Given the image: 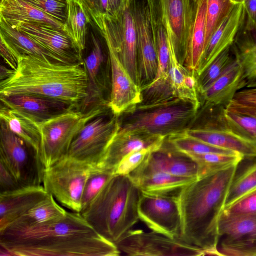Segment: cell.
Masks as SVG:
<instances>
[{
	"label": "cell",
	"mask_w": 256,
	"mask_h": 256,
	"mask_svg": "<svg viewBox=\"0 0 256 256\" xmlns=\"http://www.w3.org/2000/svg\"><path fill=\"white\" fill-rule=\"evenodd\" d=\"M222 212L234 216L256 214V190L224 208Z\"/></svg>",
	"instance_id": "cell-45"
},
{
	"label": "cell",
	"mask_w": 256,
	"mask_h": 256,
	"mask_svg": "<svg viewBox=\"0 0 256 256\" xmlns=\"http://www.w3.org/2000/svg\"><path fill=\"white\" fill-rule=\"evenodd\" d=\"M51 18L64 24L68 0H24Z\"/></svg>",
	"instance_id": "cell-43"
},
{
	"label": "cell",
	"mask_w": 256,
	"mask_h": 256,
	"mask_svg": "<svg viewBox=\"0 0 256 256\" xmlns=\"http://www.w3.org/2000/svg\"><path fill=\"white\" fill-rule=\"evenodd\" d=\"M153 0L156 13L166 30L170 48L179 63L184 66L198 0Z\"/></svg>",
	"instance_id": "cell-11"
},
{
	"label": "cell",
	"mask_w": 256,
	"mask_h": 256,
	"mask_svg": "<svg viewBox=\"0 0 256 256\" xmlns=\"http://www.w3.org/2000/svg\"><path fill=\"white\" fill-rule=\"evenodd\" d=\"M43 186L22 187L0 194V232L26 213L48 194Z\"/></svg>",
	"instance_id": "cell-26"
},
{
	"label": "cell",
	"mask_w": 256,
	"mask_h": 256,
	"mask_svg": "<svg viewBox=\"0 0 256 256\" xmlns=\"http://www.w3.org/2000/svg\"><path fill=\"white\" fill-rule=\"evenodd\" d=\"M109 109L108 105H98L86 110L74 108L40 122V156L45 168L66 156L72 141L84 126Z\"/></svg>",
	"instance_id": "cell-6"
},
{
	"label": "cell",
	"mask_w": 256,
	"mask_h": 256,
	"mask_svg": "<svg viewBox=\"0 0 256 256\" xmlns=\"http://www.w3.org/2000/svg\"><path fill=\"white\" fill-rule=\"evenodd\" d=\"M221 256H256V214L228 215L218 224Z\"/></svg>",
	"instance_id": "cell-16"
},
{
	"label": "cell",
	"mask_w": 256,
	"mask_h": 256,
	"mask_svg": "<svg viewBox=\"0 0 256 256\" xmlns=\"http://www.w3.org/2000/svg\"><path fill=\"white\" fill-rule=\"evenodd\" d=\"M136 26L138 74L140 88L154 80L158 69L153 29V0H129Z\"/></svg>",
	"instance_id": "cell-13"
},
{
	"label": "cell",
	"mask_w": 256,
	"mask_h": 256,
	"mask_svg": "<svg viewBox=\"0 0 256 256\" xmlns=\"http://www.w3.org/2000/svg\"><path fill=\"white\" fill-rule=\"evenodd\" d=\"M118 130V115L110 108L84 126L72 141L66 156L97 166Z\"/></svg>",
	"instance_id": "cell-12"
},
{
	"label": "cell",
	"mask_w": 256,
	"mask_h": 256,
	"mask_svg": "<svg viewBox=\"0 0 256 256\" xmlns=\"http://www.w3.org/2000/svg\"><path fill=\"white\" fill-rule=\"evenodd\" d=\"M236 4L232 0H208L204 48L212 34Z\"/></svg>",
	"instance_id": "cell-39"
},
{
	"label": "cell",
	"mask_w": 256,
	"mask_h": 256,
	"mask_svg": "<svg viewBox=\"0 0 256 256\" xmlns=\"http://www.w3.org/2000/svg\"><path fill=\"white\" fill-rule=\"evenodd\" d=\"M200 108L199 104L174 96L139 104L118 115V132L144 130L166 138L183 133L192 127Z\"/></svg>",
	"instance_id": "cell-5"
},
{
	"label": "cell",
	"mask_w": 256,
	"mask_h": 256,
	"mask_svg": "<svg viewBox=\"0 0 256 256\" xmlns=\"http://www.w3.org/2000/svg\"><path fill=\"white\" fill-rule=\"evenodd\" d=\"M246 84L242 69L236 58L218 78L199 94L200 108L213 106L226 108L236 94L246 88Z\"/></svg>",
	"instance_id": "cell-25"
},
{
	"label": "cell",
	"mask_w": 256,
	"mask_h": 256,
	"mask_svg": "<svg viewBox=\"0 0 256 256\" xmlns=\"http://www.w3.org/2000/svg\"><path fill=\"white\" fill-rule=\"evenodd\" d=\"M114 174L112 171L93 166L84 188L80 212L90 204Z\"/></svg>",
	"instance_id": "cell-40"
},
{
	"label": "cell",
	"mask_w": 256,
	"mask_h": 256,
	"mask_svg": "<svg viewBox=\"0 0 256 256\" xmlns=\"http://www.w3.org/2000/svg\"><path fill=\"white\" fill-rule=\"evenodd\" d=\"M244 20L243 2L236 4L210 37L196 71L197 75L200 74L222 52L233 44Z\"/></svg>",
	"instance_id": "cell-23"
},
{
	"label": "cell",
	"mask_w": 256,
	"mask_h": 256,
	"mask_svg": "<svg viewBox=\"0 0 256 256\" xmlns=\"http://www.w3.org/2000/svg\"><path fill=\"white\" fill-rule=\"evenodd\" d=\"M0 55L4 62L10 69H16L21 56L10 46L0 38Z\"/></svg>",
	"instance_id": "cell-49"
},
{
	"label": "cell",
	"mask_w": 256,
	"mask_h": 256,
	"mask_svg": "<svg viewBox=\"0 0 256 256\" xmlns=\"http://www.w3.org/2000/svg\"><path fill=\"white\" fill-rule=\"evenodd\" d=\"M98 35V32L90 31V48L82 58L88 79V96L80 107L84 110L108 103L104 94L110 74V61L108 53L106 54Z\"/></svg>",
	"instance_id": "cell-17"
},
{
	"label": "cell",
	"mask_w": 256,
	"mask_h": 256,
	"mask_svg": "<svg viewBox=\"0 0 256 256\" xmlns=\"http://www.w3.org/2000/svg\"><path fill=\"white\" fill-rule=\"evenodd\" d=\"M93 166L66 156L45 169L42 186L62 206L80 212L84 188Z\"/></svg>",
	"instance_id": "cell-8"
},
{
	"label": "cell",
	"mask_w": 256,
	"mask_h": 256,
	"mask_svg": "<svg viewBox=\"0 0 256 256\" xmlns=\"http://www.w3.org/2000/svg\"><path fill=\"white\" fill-rule=\"evenodd\" d=\"M116 244L120 252L128 256H205L203 250L180 238H172L141 230H130Z\"/></svg>",
	"instance_id": "cell-14"
},
{
	"label": "cell",
	"mask_w": 256,
	"mask_h": 256,
	"mask_svg": "<svg viewBox=\"0 0 256 256\" xmlns=\"http://www.w3.org/2000/svg\"><path fill=\"white\" fill-rule=\"evenodd\" d=\"M0 120L18 136L40 154L41 132L39 122L18 110L0 106Z\"/></svg>",
	"instance_id": "cell-28"
},
{
	"label": "cell",
	"mask_w": 256,
	"mask_h": 256,
	"mask_svg": "<svg viewBox=\"0 0 256 256\" xmlns=\"http://www.w3.org/2000/svg\"><path fill=\"white\" fill-rule=\"evenodd\" d=\"M14 254L5 247L0 245V256H12Z\"/></svg>",
	"instance_id": "cell-54"
},
{
	"label": "cell",
	"mask_w": 256,
	"mask_h": 256,
	"mask_svg": "<svg viewBox=\"0 0 256 256\" xmlns=\"http://www.w3.org/2000/svg\"><path fill=\"white\" fill-rule=\"evenodd\" d=\"M0 98L3 105L21 112L39 122L79 108L66 102L30 94L0 95Z\"/></svg>",
	"instance_id": "cell-24"
},
{
	"label": "cell",
	"mask_w": 256,
	"mask_h": 256,
	"mask_svg": "<svg viewBox=\"0 0 256 256\" xmlns=\"http://www.w3.org/2000/svg\"><path fill=\"white\" fill-rule=\"evenodd\" d=\"M152 24L158 69L152 82L141 88L142 101L146 104L174 96L169 77L170 48L168 34L154 8Z\"/></svg>",
	"instance_id": "cell-20"
},
{
	"label": "cell",
	"mask_w": 256,
	"mask_h": 256,
	"mask_svg": "<svg viewBox=\"0 0 256 256\" xmlns=\"http://www.w3.org/2000/svg\"><path fill=\"white\" fill-rule=\"evenodd\" d=\"M256 190V160L240 172L237 171L226 196L224 208Z\"/></svg>",
	"instance_id": "cell-36"
},
{
	"label": "cell",
	"mask_w": 256,
	"mask_h": 256,
	"mask_svg": "<svg viewBox=\"0 0 256 256\" xmlns=\"http://www.w3.org/2000/svg\"><path fill=\"white\" fill-rule=\"evenodd\" d=\"M154 150L142 149L132 152L124 156L114 170V174L128 176Z\"/></svg>",
	"instance_id": "cell-44"
},
{
	"label": "cell",
	"mask_w": 256,
	"mask_h": 256,
	"mask_svg": "<svg viewBox=\"0 0 256 256\" xmlns=\"http://www.w3.org/2000/svg\"><path fill=\"white\" fill-rule=\"evenodd\" d=\"M88 79L84 62H48L21 56L16 69L0 82V95L30 94L81 107L88 96Z\"/></svg>",
	"instance_id": "cell-3"
},
{
	"label": "cell",
	"mask_w": 256,
	"mask_h": 256,
	"mask_svg": "<svg viewBox=\"0 0 256 256\" xmlns=\"http://www.w3.org/2000/svg\"><path fill=\"white\" fill-rule=\"evenodd\" d=\"M14 70L2 64L0 65V81L8 78Z\"/></svg>",
	"instance_id": "cell-53"
},
{
	"label": "cell",
	"mask_w": 256,
	"mask_h": 256,
	"mask_svg": "<svg viewBox=\"0 0 256 256\" xmlns=\"http://www.w3.org/2000/svg\"><path fill=\"white\" fill-rule=\"evenodd\" d=\"M8 23L26 34L62 62L77 64L83 62L82 54L64 29L36 22H16Z\"/></svg>",
	"instance_id": "cell-19"
},
{
	"label": "cell",
	"mask_w": 256,
	"mask_h": 256,
	"mask_svg": "<svg viewBox=\"0 0 256 256\" xmlns=\"http://www.w3.org/2000/svg\"><path fill=\"white\" fill-rule=\"evenodd\" d=\"M166 140L176 148L184 153L238 154L210 144L190 136L184 132L168 136Z\"/></svg>",
	"instance_id": "cell-38"
},
{
	"label": "cell",
	"mask_w": 256,
	"mask_h": 256,
	"mask_svg": "<svg viewBox=\"0 0 256 256\" xmlns=\"http://www.w3.org/2000/svg\"><path fill=\"white\" fill-rule=\"evenodd\" d=\"M22 187L10 170L0 160V194L14 191Z\"/></svg>",
	"instance_id": "cell-47"
},
{
	"label": "cell",
	"mask_w": 256,
	"mask_h": 256,
	"mask_svg": "<svg viewBox=\"0 0 256 256\" xmlns=\"http://www.w3.org/2000/svg\"><path fill=\"white\" fill-rule=\"evenodd\" d=\"M208 0H198V8L193 30L189 40L184 66L196 70L204 50Z\"/></svg>",
	"instance_id": "cell-32"
},
{
	"label": "cell",
	"mask_w": 256,
	"mask_h": 256,
	"mask_svg": "<svg viewBox=\"0 0 256 256\" xmlns=\"http://www.w3.org/2000/svg\"><path fill=\"white\" fill-rule=\"evenodd\" d=\"M0 160L24 187L41 185L45 170L40 153L0 120Z\"/></svg>",
	"instance_id": "cell-9"
},
{
	"label": "cell",
	"mask_w": 256,
	"mask_h": 256,
	"mask_svg": "<svg viewBox=\"0 0 256 256\" xmlns=\"http://www.w3.org/2000/svg\"><path fill=\"white\" fill-rule=\"evenodd\" d=\"M188 70L186 67L179 63L174 52L170 48L169 77L174 96L193 101L184 84V78Z\"/></svg>",
	"instance_id": "cell-42"
},
{
	"label": "cell",
	"mask_w": 256,
	"mask_h": 256,
	"mask_svg": "<svg viewBox=\"0 0 256 256\" xmlns=\"http://www.w3.org/2000/svg\"><path fill=\"white\" fill-rule=\"evenodd\" d=\"M225 108L230 112L249 115L256 118V108L228 105Z\"/></svg>",
	"instance_id": "cell-51"
},
{
	"label": "cell",
	"mask_w": 256,
	"mask_h": 256,
	"mask_svg": "<svg viewBox=\"0 0 256 256\" xmlns=\"http://www.w3.org/2000/svg\"><path fill=\"white\" fill-rule=\"evenodd\" d=\"M138 214L139 219L152 231L180 238L182 219L177 195L141 192Z\"/></svg>",
	"instance_id": "cell-15"
},
{
	"label": "cell",
	"mask_w": 256,
	"mask_h": 256,
	"mask_svg": "<svg viewBox=\"0 0 256 256\" xmlns=\"http://www.w3.org/2000/svg\"><path fill=\"white\" fill-rule=\"evenodd\" d=\"M66 212L54 196L48 194L6 228L17 229L38 225L63 216Z\"/></svg>",
	"instance_id": "cell-31"
},
{
	"label": "cell",
	"mask_w": 256,
	"mask_h": 256,
	"mask_svg": "<svg viewBox=\"0 0 256 256\" xmlns=\"http://www.w3.org/2000/svg\"><path fill=\"white\" fill-rule=\"evenodd\" d=\"M166 138L144 130L118 132L97 166L114 172L122 159L128 154L144 148L156 150L162 146Z\"/></svg>",
	"instance_id": "cell-22"
},
{
	"label": "cell",
	"mask_w": 256,
	"mask_h": 256,
	"mask_svg": "<svg viewBox=\"0 0 256 256\" xmlns=\"http://www.w3.org/2000/svg\"><path fill=\"white\" fill-rule=\"evenodd\" d=\"M90 26L116 50L134 81L140 86L136 34L129 0L116 14L100 16Z\"/></svg>",
	"instance_id": "cell-7"
},
{
	"label": "cell",
	"mask_w": 256,
	"mask_h": 256,
	"mask_svg": "<svg viewBox=\"0 0 256 256\" xmlns=\"http://www.w3.org/2000/svg\"><path fill=\"white\" fill-rule=\"evenodd\" d=\"M141 190L128 176L114 174L80 212L102 236L116 244L138 222Z\"/></svg>",
	"instance_id": "cell-4"
},
{
	"label": "cell",
	"mask_w": 256,
	"mask_h": 256,
	"mask_svg": "<svg viewBox=\"0 0 256 256\" xmlns=\"http://www.w3.org/2000/svg\"><path fill=\"white\" fill-rule=\"evenodd\" d=\"M224 108L213 106L200 110L198 116L202 118L200 124L184 133L214 146L238 153L244 158H256V142L230 128L224 117Z\"/></svg>",
	"instance_id": "cell-10"
},
{
	"label": "cell",
	"mask_w": 256,
	"mask_h": 256,
	"mask_svg": "<svg viewBox=\"0 0 256 256\" xmlns=\"http://www.w3.org/2000/svg\"><path fill=\"white\" fill-rule=\"evenodd\" d=\"M196 178L164 172H154L132 180L142 192L177 195L184 187Z\"/></svg>",
	"instance_id": "cell-30"
},
{
	"label": "cell",
	"mask_w": 256,
	"mask_h": 256,
	"mask_svg": "<svg viewBox=\"0 0 256 256\" xmlns=\"http://www.w3.org/2000/svg\"><path fill=\"white\" fill-rule=\"evenodd\" d=\"M238 165L197 178L177 194L180 238L203 250L205 255L220 256L218 220Z\"/></svg>",
	"instance_id": "cell-2"
},
{
	"label": "cell",
	"mask_w": 256,
	"mask_h": 256,
	"mask_svg": "<svg viewBox=\"0 0 256 256\" xmlns=\"http://www.w3.org/2000/svg\"><path fill=\"white\" fill-rule=\"evenodd\" d=\"M128 0H109V13L112 15L116 14Z\"/></svg>",
	"instance_id": "cell-52"
},
{
	"label": "cell",
	"mask_w": 256,
	"mask_h": 256,
	"mask_svg": "<svg viewBox=\"0 0 256 256\" xmlns=\"http://www.w3.org/2000/svg\"><path fill=\"white\" fill-rule=\"evenodd\" d=\"M240 36H236L232 45V50L236 60L242 69L247 84L246 87L255 86L256 40L249 34H242Z\"/></svg>",
	"instance_id": "cell-33"
},
{
	"label": "cell",
	"mask_w": 256,
	"mask_h": 256,
	"mask_svg": "<svg viewBox=\"0 0 256 256\" xmlns=\"http://www.w3.org/2000/svg\"><path fill=\"white\" fill-rule=\"evenodd\" d=\"M245 11V28L247 30H256V0H244Z\"/></svg>",
	"instance_id": "cell-50"
},
{
	"label": "cell",
	"mask_w": 256,
	"mask_h": 256,
	"mask_svg": "<svg viewBox=\"0 0 256 256\" xmlns=\"http://www.w3.org/2000/svg\"><path fill=\"white\" fill-rule=\"evenodd\" d=\"M106 44L110 66V92L108 106L114 114L120 115L141 103V88L134 81L116 50L109 44Z\"/></svg>",
	"instance_id": "cell-21"
},
{
	"label": "cell",
	"mask_w": 256,
	"mask_h": 256,
	"mask_svg": "<svg viewBox=\"0 0 256 256\" xmlns=\"http://www.w3.org/2000/svg\"><path fill=\"white\" fill-rule=\"evenodd\" d=\"M0 245L15 256H118L116 245L78 212L38 225L0 232Z\"/></svg>",
	"instance_id": "cell-1"
},
{
	"label": "cell",
	"mask_w": 256,
	"mask_h": 256,
	"mask_svg": "<svg viewBox=\"0 0 256 256\" xmlns=\"http://www.w3.org/2000/svg\"><path fill=\"white\" fill-rule=\"evenodd\" d=\"M234 4L242 3L244 0H232Z\"/></svg>",
	"instance_id": "cell-55"
},
{
	"label": "cell",
	"mask_w": 256,
	"mask_h": 256,
	"mask_svg": "<svg viewBox=\"0 0 256 256\" xmlns=\"http://www.w3.org/2000/svg\"><path fill=\"white\" fill-rule=\"evenodd\" d=\"M84 10L78 0H68L67 18L64 30L82 54L86 45L88 26Z\"/></svg>",
	"instance_id": "cell-34"
},
{
	"label": "cell",
	"mask_w": 256,
	"mask_h": 256,
	"mask_svg": "<svg viewBox=\"0 0 256 256\" xmlns=\"http://www.w3.org/2000/svg\"><path fill=\"white\" fill-rule=\"evenodd\" d=\"M186 154L190 156L198 166L197 178L238 165L244 159L243 156L239 154Z\"/></svg>",
	"instance_id": "cell-35"
},
{
	"label": "cell",
	"mask_w": 256,
	"mask_h": 256,
	"mask_svg": "<svg viewBox=\"0 0 256 256\" xmlns=\"http://www.w3.org/2000/svg\"><path fill=\"white\" fill-rule=\"evenodd\" d=\"M228 105L256 108V86L238 91Z\"/></svg>",
	"instance_id": "cell-48"
},
{
	"label": "cell",
	"mask_w": 256,
	"mask_h": 256,
	"mask_svg": "<svg viewBox=\"0 0 256 256\" xmlns=\"http://www.w3.org/2000/svg\"><path fill=\"white\" fill-rule=\"evenodd\" d=\"M226 121L232 130L241 136L256 142V118L224 110Z\"/></svg>",
	"instance_id": "cell-41"
},
{
	"label": "cell",
	"mask_w": 256,
	"mask_h": 256,
	"mask_svg": "<svg viewBox=\"0 0 256 256\" xmlns=\"http://www.w3.org/2000/svg\"><path fill=\"white\" fill-rule=\"evenodd\" d=\"M235 60L231 46L222 52L200 74L197 75L199 94L218 78Z\"/></svg>",
	"instance_id": "cell-37"
},
{
	"label": "cell",
	"mask_w": 256,
	"mask_h": 256,
	"mask_svg": "<svg viewBox=\"0 0 256 256\" xmlns=\"http://www.w3.org/2000/svg\"><path fill=\"white\" fill-rule=\"evenodd\" d=\"M0 18L8 22H26L45 24L64 30V24L24 0H1Z\"/></svg>",
	"instance_id": "cell-29"
},
{
	"label": "cell",
	"mask_w": 256,
	"mask_h": 256,
	"mask_svg": "<svg viewBox=\"0 0 256 256\" xmlns=\"http://www.w3.org/2000/svg\"><path fill=\"white\" fill-rule=\"evenodd\" d=\"M0 38L20 56L28 55L48 62L64 63L26 34L12 26L2 18Z\"/></svg>",
	"instance_id": "cell-27"
},
{
	"label": "cell",
	"mask_w": 256,
	"mask_h": 256,
	"mask_svg": "<svg viewBox=\"0 0 256 256\" xmlns=\"http://www.w3.org/2000/svg\"><path fill=\"white\" fill-rule=\"evenodd\" d=\"M82 6L90 25L100 16L109 13V0H78Z\"/></svg>",
	"instance_id": "cell-46"
},
{
	"label": "cell",
	"mask_w": 256,
	"mask_h": 256,
	"mask_svg": "<svg viewBox=\"0 0 256 256\" xmlns=\"http://www.w3.org/2000/svg\"><path fill=\"white\" fill-rule=\"evenodd\" d=\"M154 172L197 178L198 166L190 156L176 148L166 138L162 146L151 152L128 176L133 180Z\"/></svg>",
	"instance_id": "cell-18"
}]
</instances>
